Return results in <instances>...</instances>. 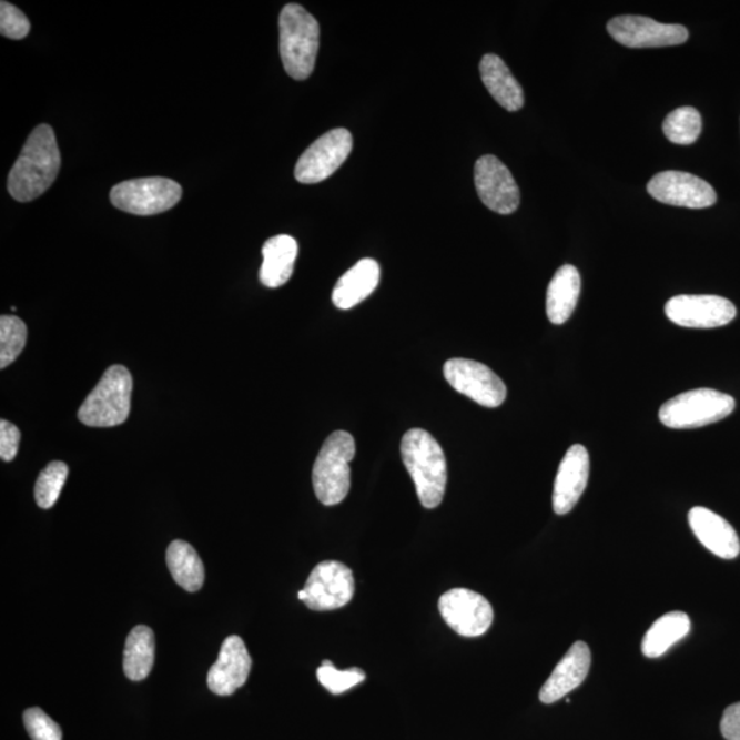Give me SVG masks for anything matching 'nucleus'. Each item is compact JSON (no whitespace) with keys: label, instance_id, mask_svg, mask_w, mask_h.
<instances>
[{"label":"nucleus","instance_id":"1","mask_svg":"<svg viewBox=\"0 0 740 740\" xmlns=\"http://www.w3.org/2000/svg\"><path fill=\"white\" fill-rule=\"evenodd\" d=\"M61 168V153L54 130L42 124L32 131L8 180L10 195L19 202H31L54 184Z\"/></svg>","mask_w":740,"mask_h":740},{"label":"nucleus","instance_id":"2","mask_svg":"<svg viewBox=\"0 0 740 740\" xmlns=\"http://www.w3.org/2000/svg\"><path fill=\"white\" fill-rule=\"evenodd\" d=\"M402 459L415 483L419 504L435 509L445 498L447 463L439 443L427 430H407L401 442Z\"/></svg>","mask_w":740,"mask_h":740},{"label":"nucleus","instance_id":"3","mask_svg":"<svg viewBox=\"0 0 740 740\" xmlns=\"http://www.w3.org/2000/svg\"><path fill=\"white\" fill-rule=\"evenodd\" d=\"M278 29L280 55L285 72L294 80H306L316 67L318 21L301 4L290 3L280 13Z\"/></svg>","mask_w":740,"mask_h":740},{"label":"nucleus","instance_id":"4","mask_svg":"<svg viewBox=\"0 0 740 740\" xmlns=\"http://www.w3.org/2000/svg\"><path fill=\"white\" fill-rule=\"evenodd\" d=\"M132 388L131 372L122 365L110 366L81 405L80 422L93 428L124 424L130 417Z\"/></svg>","mask_w":740,"mask_h":740},{"label":"nucleus","instance_id":"5","mask_svg":"<svg viewBox=\"0 0 740 740\" xmlns=\"http://www.w3.org/2000/svg\"><path fill=\"white\" fill-rule=\"evenodd\" d=\"M355 456V440L345 430H336L324 442L313 466V487L320 503L339 505L352 486L349 463Z\"/></svg>","mask_w":740,"mask_h":740},{"label":"nucleus","instance_id":"6","mask_svg":"<svg viewBox=\"0 0 740 740\" xmlns=\"http://www.w3.org/2000/svg\"><path fill=\"white\" fill-rule=\"evenodd\" d=\"M731 395L710 388H698L675 396L661 406L660 419L672 429H695L721 422L736 409Z\"/></svg>","mask_w":740,"mask_h":740},{"label":"nucleus","instance_id":"7","mask_svg":"<svg viewBox=\"0 0 740 740\" xmlns=\"http://www.w3.org/2000/svg\"><path fill=\"white\" fill-rule=\"evenodd\" d=\"M182 196V185L165 178L126 180L110 192V200L116 209L135 215L168 212L178 205Z\"/></svg>","mask_w":740,"mask_h":740},{"label":"nucleus","instance_id":"8","mask_svg":"<svg viewBox=\"0 0 740 740\" xmlns=\"http://www.w3.org/2000/svg\"><path fill=\"white\" fill-rule=\"evenodd\" d=\"M353 150V136L345 128H337L318 138L295 166V179L302 184L324 182L339 169Z\"/></svg>","mask_w":740,"mask_h":740},{"label":"nucleus","instance_id":"9","mask_svg":"<svg viewBox=\"0 0 740 740\" xmlns=\"http://www.w3.org/2000/svg\"><path fill=\"white\" fill-rule=\"evenodd\" d=\"M439 611L446 625L465 638L485 635L493 626L494 609L481 594L468 588H453L439 599Z\"/></svg>","mask_w":740,"mask_h":740},{"label":"nucleus","instance_id":"10","mask_svg":"<svg viewBox=\"0 0 740 740\" xmlns=\"http://www.w3.org/2000/svg\"><path fill=\"white\" fill-rule=\"evenodd\" d=\"M446 381L457 393L468 396L476 404L485 407H498L504 404L508 389L500 377L477 361L465 358L448 359L445 364Z\"/></svg>","mask_w":740,"mask_h":740},{"label":"nucleus","instance_id":"11","mask_svg":"<svg viewBox=\"0 0 740 740\" xmlns=\"http://www.w3.org/2000/svg\"><path fill=\"white\" fill-rule=\"evenodd\" d=\"M303 591L305 605L314 611H330L343 608L352 601L355 582L352 569L337 561L320 562L312 570Z\"/></svg>","mask_w":740,"mask_h":740},{"label":"nucleus","instance_id":"12","mask_svg":"<svg viewBox=\"0 0 740 740\" xmlns=\"http://www.w3.org/2000/svg\"><path fill=\"white\" fill-rule=\"evenodd\" d=\"M610 37L629 49H656L687 42L689 31L676 23H661L649 17L620 16L608 23Z\"/></svg>","mask_w":740,"mask_h":740},{"label":"nucleus","instance_id":"13","mask_svg":"<svg viewBox=\"0 0 740 740\" xmlns=\"http://www.w3.org/2000/svg\"><path fill=\"white\" fill-rule=\"evenodd\" d=\"M666 314L685 328L709 330L730 324L737 307L718 295H678L667 302Z\"/></svg>","mask_w":740,"mask_h":740},{"label":"nucleus","instance_id":"14","mask_svg":"<svg viewBox=\"0 0 740 740\" xmlns=\"http://www.w3.org/2000/svg\"><path fill=\"white\" fill-rule=\"evenodd\" d=\"M477 195L498 214L515 213L520 206V189L508 166L494 155H485L475 163Z\"/></svg>","mask_w":740,"mask_h":740},{"label":"nucleus","instance_id":"15","mask_svg":"<svg viewBox=\"0 0 740 740\" xmlns=\"http://www.w3.org/2000/svg\"><path fill=\"white\" fill-rule=\"evenodd\" d=\"M648 191L656 201L671 206L707 209L718 201L712 185L686 172L658 173L650 180Z\"/></svg>","mask_w":740,"mask_h":740},{"label":"nucleus","instance_id":"16","mask_svg":"<svg viewBox=\"0 0 740 740\" xmlns=\"http://www.w3.org/2000/svg\"><path fill=\"white\" fill-rule=\"evenodd\" d=\"M252 671V657L237 635H232L221 646L219 660L210 668L207 686L215 696L229 697L241 689Z\"/></svg>","mask_w":740,"mask_h":740},{"label":"nucleus","instance_id":"17","mask_svg":"<svg viewBox=\"0 0 740 740\" xmlns=\"http://www.w3.org/2000/svg\"><path fill=\"white\" fill-rule=\"evenodd\" d=\"M590 477V456L587 448L575 445L569 448L561 464L553 491V509L559 516L568 515L579 503Z\"/></svg>","mask_w":740,"mask_h":740},{"label":"nucleus","instance_id":"18","mask_svg":"<svg viewBox=\"0 0 740 740\" xmlns=\"http://www.w3.org/2000/svg\"><path fill=\"white\" fill-rule=\"evenodd\" d=\"M591 667V651L585 642H576L562 660L557 663L550 678L539 692V699L546 704L555 703L578 689L586 680Z\"/></svg>","mask_w":740,"mask_h":740},{"label":"nucleus","instance_id":"19","mask_svg":"<svg viewBox=\"0 0 740 740\" xmlns=\"http://www.w3.org/2000/svg\"><path fill=\"white\" fill-rule=\"evenodd\" d=\"M689 523L697 539L714 556L733 559L739 556L740 540L730 523L707 508H692Z\"/></svg>","mask_w":740,"mask_h":740},{"label":"nucleus","instance_id":"20","mask_svg":"<svg viewBox=\"0 0 740 740\" xmlns=\"http://www.w3.org/2000/svg\"><path fill=\"white\" fill-rule=\"evenodd\" d=\"M381 282V266L372 259L361 260L343 275L332 293V302L342 311H348L368 298Z\"/></svg>","mask_w":740,"mask_h":740},{"label":"nucleus","instance_id":"21","mask_svg":"<svg viewBox=\"0 0 740 740\" xmlns=\"http://www.w3.org/2000/svg\"><path fill=\"white\" fill-rule=\"evenodd\" d=\"M262 256L261 283L267 288L282 287L293 276L298 243L290 235L273 236L262 247Z\"/></svg>","mask_w":740,"mask_h":740},{"label":"nucleus","instance_id":"22","mask_svg":"<svg viewBox=\"0 0 740 740\" xmlns=\"http://www.w3.org/2000/svg\"><path fill=\"white\" fill-rule=\"evenodd\" d=\"M580 273L574 265H564L551 278L546 296V312L556 325L567 323L580 298Z\"/></svg>","mask_w":740,"mask_h":740},{"label":"nucleus","instance_id":"23","mask_svg":"<svg viewBox=\"0 0 740 740\" xmlns=\"http://www.w3.org/2000/svg\"><path fill=\"white\" fill-rule=\"evenodd\" d=\"M480 75L491 97L508 112H517L524 107V91L511 74L510 69L498 55L481 58Z\"/></svg>","mask_w":740,"mask_h":740},{"label":"nucleus","instance_id":"24","mask_svg":"<svg viewBox=\"0 0 740 740\" xmlns=\"http://www.w3.org/2000/svg\"><path fill=\"white\" fill-rule=\"evenodd\" d=\"M691 631L690 617L685 611H671L652 622L642 640V652L646 657L658 658L685 639Z\"/></svg>","mask_w":740,"mask_h":740},{"label":"nucleus","instance_id":"25","mask_svg":"<svg viewBox=\"0 0 740 740\" xmlns=\"http://www.w3.org/2000/svg\"><path fill=\"white\" fill-rule=\"evenodd\" d=\"M166 564L174 581L185 591H200L205 582V567L194 547L184 540H174L168 547Z\"/></svg>","mask_w":740,"mask_h":740},{"label":"nucleus","instance_id":"26","mask_svg":"<svg viewBox=\"0 0 740 740\" xmlns=\"http://www.w3.org/2000/svg\"><path fill=\"white\" fill-rule=\"evenodd\" d=\"M155 660L153 629L138 626L128 635L124 650V673L132 681H142L151 673Z\"/></svg>","mask_w":740,"mask_h":740},{"label":"nucleus","instance_id":"27","mask_svg":"<svg viewBox=\"0 0 740 740\" xmlns=\"http://www.w3.org/2000/svg\"><path fill=\"white\" fill-rule=\"evenodd\" d=\"M662 130L669 142L690 145L701 135L702 116L696 108H679L667 115Z\"/></svg>","mask_w":740,"mask_h":740},{"label":"nucleus","instance_id":"28","mask_svg":"<svg viewBox=\"0 0 740 740\" xmlns=\"http://www.w3.org/2000/svg\"><path fill=\"white\" fill-rule=\"evenodd\" d=\"M26 323L16 316L0 317V369L14 363L27 345Z\"/></svg>","mask_w":740,"mask_h":740},{"label":"nucleus","instance_id":"29","mask_svg":"<svg viewBox=\"0 0 740 740\" xmlns=\"http://www.w3.org/2000/svg\"><path fill=\"white\" fill-rule=\"evenodd\" d=\"M69 468L65 463L52 462L39 475L34 486V499L39 508L50 509L60 498L68 479Z\"/></svg>","mask_w":740,"mask_h":740},{"label":"nucleus","instance_id":"30","mask_svg":"<svg viewBox=\"0 0 740 740\" xmlns=\"http://www.w3.org/2000/svg\"><path fill=\"white\" fill-rule=\"evenodd\" d=\"M317 679L324 689L331 695L341 696L343 692L352 690L353 687L363 683L366 673L359 668H349L347 671H341L328 660H324L322 667L317 669Z\"/></svg>","mask_w":740,"mask_h":740},{"label":"nucleus","instance_id":"31","mask_svg":"<svg viewBox=\"0 0 740 740\" xmlns=\"http://www.w3.org/2000/svg\"><path fill=\"white\" fill-rule=\"evenodd\" d=\"M23 726L32 740H62L61 727L42 709L31 708L23 713Z\"/></svg>","mask_w":740,"mask_h":740},{"label":"nucleus","instance_id":"32","mask_svg":"<svg viewBox=\"0 0 740 740\" xmlns=\"http://www.w3.org/2000/svg\"><path fill=\"white\" fill-rule=\"evenodd\" d=\"M31 31V22L16 6L3 2L0 3V33L3 37L14 40H21L28 37Z\"/></svg>","mask_w":740,"mask_h":740},{"label":"nucleus","instance_id":"33","mask_svg":"<svg viewBox=\"0 0 740 740\" xmlns=\"http://www.w3.org/2000/svg\"><path fill=\"white\" fill-rule=\"evenodd\" d=\"M21 434L14 424L0 422V458L6 463L13 462L19 453Z\"/></svg>","mask_w":740,"mask_h":740},{"label":"nucleus","instance_id":"34","mask_svg":"<svg viewBox=\"0 0 740 740\" xmlns=\"http://www.w3.org/2000/svg\"><path fill=\"white\" fill-rule=\"evenodd\" d=\"M720 728L722 737L727 740H740V702L726 709Z\"/></svg>","mask_w":740,"mask_h":740}]
</instances>
